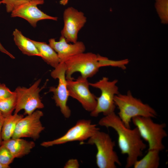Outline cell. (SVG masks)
<instances>
[{
  "mask_svg": "<svg viewBox=\"0 0 168 168\" xmlns=\"http://www.w3.org/2000/svg\"><path fill=\"white\" fill-rule=\"evenodd\" d=\"M98 124L107 128H111L115 131L121 152L127 156L125 168L133 167L138 158L142 155L147 147L137 128L126 127L114 112L101 118Z\"/></svg>",
  "mask_w": 168,
  "mask_h": 168,
  "instance_id": "1",
  "label": "cell"
},
{
  "mask_svg": "<svg viewBox=\"0 0 168 168\" xmlns=\"http://www.w3.org/2000/svg\"><path fill=\"white\" fill-rule=\"evenodd\" d=\"M116 106L119 110L118 116L124 125L130 128L132 119L137 116L155 118L157 114L149 105L134 97L130 91L126 94H119L114 98Z\"/></svg>",
  "mask_w": 168,
  "mask_h": 168,
  "instance_id": "2",
  "label": "cell"
},
{
  "mask_svg": "<svg viewBox=\"0 0 168 168\" xmlns=\"http://www.w3.org/2000/svg\"><path fill=\"white\" fill-rule=\"evenodd\" d=\"M105 58L91 52H83L69 58L64 62L66 79H73L72 75L76 72L86 78L93 77L100 67H105Z\"/></svg>",
  "mask_w": 168,
  "mask_h": 168,
  "instance_id": "3",
  "label": "cell"
},
{
  "mask_svg": "<svg viewBox=\"0 0 168 168\" xmlns=\"http://www.w3.org/2000/svg\"><path fill=\"white\" fill-rule=\"evenodd\" d=\"M87 144L96 146L97 149L96 162L99 168H116V164L121 165L114 150L115 142L108 134L99 130L88 139Z\"/></svg>",
  "mask_w": 168,
  "mask_h": 168,
  "instance_id": "4",
  "label": "cell"
},
{
  "mask_svg": "<svg viewBox=\"0 0 168 168\" xmlns=\"http://www.w3.org/2000/svg\"><path fill=\"white\" fill-rule=\"evenodd\" d=\"M142 138L147 142L148 150L155 149L160 151L163 150L165 146L163 140L167 136L165 130V123H157L152 118L143 116H137L132 120Z\"/></svg>",
  "mask_w": 168,
  "mask_h": 168,
  "instance_id": "5",
  "label": "cell"
},
{
  "mask_svg": "<svg viewBox=\"0 0 168 168\" xmlns=\"http://www.w3.org/2000/svg\"><path fill=\"white\" fill-rule=\"evenodd\" d=\"M118 82L117 79L110 81L108 77H103L96 82L89 83L90 86L98 89L101 91L100 96L96 97V106L90 112L91 116L97 117L101 113L106 116L114 112L116 107L114 97L119 93L116 85Z\"/></svg>",
  "mask_w": 168,
  "mask_h": 168,
  "instance_id": "6",
  "label": "cell"
},
{
  "mask_svg": "<svg viewBox=\"0 0 168 168\" xmlns=\"http://www.w3.org/2000/svg\"><path fill=\"white\" fill-rule=\"evenodd\" d=\"M41 79L35 81L30 87L18 86L14 91L16 99L14 113H18L21 110H24V114L28 115L37 109H42L44 105L40 99L39 87Z\"/></svg>",
  "mask_w": 168,
  "mask_h": 168,
  "instance_id": "7",
  "label": "cell"
},
{
  "mask_svg": "<svg viewBox=\"0 0 168 168\" xmlns=\"http://www.w3.org/2000/svg\"><path fill=\"white\" fill-rule=\"evenodd\" d=\"M99 130L100 128L97 125L92 124L91 120L80 119L62 136L52 140L43 142L40 145L47 147L69 142H82L88 139Z\"/></svg>",
  "mask_w": 168,
  "mask_h": 168,
  "instance_id": "8",
  "label": "cell"
},
{
  "mask_svg": "<svg viewBox=\"0 0 168 168\" xmlns=\"http://www.w3.org/2000/svg\"><path fill=\"white\" fill-rule=\"evenodd\" d=\"M66 69L64 62H60L51 72V76L54 79H58V83L57 87H50L49 91L53 93V98L64 117L68 118L71 115V110L67 105L69 95L66 77Z\"/></svg>",
  "mask_w": 168,
  "mask_h": 168,
  "instance_id": "9",
  "label": "cell"
},
{
  "mask_svg": "<svg viewBox=\"0 0 168 168\" xmlns=\"http://www.w3.org/2000/svg\"><path fill=\"white\" fill-rule=\"evenodd\" d=\"M87 78L80 76L76 80H67L69 96L77 100L86 110L91 112L97 103L96 96L90 91Z\"/></svg>",
  "mask_w": 168,
  "mask_h": 168,
  "instance_id": "10",
  "label": "cell"
},
{
  "mask_svg": "<svg viewBox=\"0 0 168 168\" xmlns=\"http://www.w3.org/2000/svg\"><path fill=\"white\" fill-rule=\"evenodd\" d=\"M63 20L64 26L61 36L68 43H76L79 32L86 22V17L83 12L69 7L64 11Z\"/></svg>",
  "mask_w": 168,
  "mask_h": 168,
  "instance_id": "11",
  "label": "cell"
},
{
  "mask_svg": "<svg viewBox=\"0 0 168 168\" xmlns=\"http://www.w3.org/2000/svg\"><path fill=\"white\" fill-rule=\"evenodd\" d=\"M43 115L42 111L37 110L23 117L17 123L12 138H30L35 140L38 139L45 128L40 120Z\"/></svg>",
  "mask_w": 168,
  "mask_h": 168,
  "instance_id": "12",
  "label": "cell"
},
{
  "mask_svg": "<svg viewBox=\"0 0 168 168\" xmlns=\"http://www.w3.org/2000/svg\"><path fill=\"white\" fill-rule=\"evenodd\" d=\"M44 3V0H31L24 3L11 12V16L24 18L34 27H36L37 22L41 20L49 19L57 21V17L49 16L37 7V5Z\"/></svg>",
  "mask_w": 168,
  "mask_h": 168,
  "instance_id": "13",
  "label": "cell"
},
{
  "mask_svg": "<svg viewBox=\"0 0 168 168\" xmlns=\"http://www.w3.org/2000/svg\"><path fill=\"white\" fill-rule=\"evenodd\" d=\"M49 44L57 53L60 62H64L69 58L84 52L86 49L83 42L77 41L75 43L69 44L62 36L58 41L54 38L49 39Z\"/></svg>",
  "mask_w": 168,
  "mask_h": 168,
  "instance_id": "14",
  "label": "cell"
},
{
  "mask_svg": "<svg viewBox=\"0 0 168 168\" xmlns=\"http://www.w3.org/2000/svg\"><path fill=\"white\" fill-rule=\"evenodd\" d=\"M6 147L15 158L21 157L29 154L35 146L32 141H27L21 138H12L2 141L1 144Z\"/></svg>",
  "mask_w": 168,
  "mask_h": 168,
  "instance_id": "15",
  "label": "cell"
},
{
  "mask_svg": "<svg viewBox=\"0 0 168 168\" xmlns=\"http://www.w3.org/2000/svg\"><path fill=\"white\" fill-rule=\"evenodd\" d=\"M13 35L15 44L23 54L40 57L37 48L31 39L24 36L17 29L13 31Z\"/></svg>",
  "mask_w": 168,
  "mask_h": 168,
  "instance_id": "16",
  "label": "cell"
},
{
  "mask_svg": "<svg viewBox=\"0 0 168 168\" xmlns=\"http://www.w3.org/2000/svg\"><path fill=\"white\" fill-rule=\"evenodd\" d=\"M31 41L37 48L40 57L46 63L54 68L59 65L60 62L57 54L49 44L44 42Z\"/></svg>",
  "mask_w": 168,
  "mask_h": 168,
  "instance_id": "17",
  "label": "cell"
},
{
  "mask_svg": "<svg viewBox=\"0 0 168 168\" xmlns=\"http://www.w3.org/2000/svg\"><path fill=\"white\" fill-rule=\"evenodd\" d=\"M160 152L155 149L148 150L146 154L141 159L137 160L133 167L134 168H158L160 163Z\"/></svg>",
  "mask_w": 168,
  "mask_h": 168,
  "instance_id": "18",
  "label": "cell"
},
{
  "mask_svg": "<svg viewBox=\"0 0 168 168\" xmlns=\"http://www.w3.org/2000/svg\"><path fill=\"white\" fill-rule=\"evenodd\" d=\"M23 117V115L16 113L5 117L1 132L3 141L12 138L17 123Z\"/></svg>",
  "mask_w": 168,
  "mask_h": 168,
  "instance_id": "19",
  "label": "cell"
},
{
  "mask_svg": "<svg viewBox=\"0 0 168 168\" xmlns=\"http://www.w3.org/2000/svg\"><path fill=\"white\" fill-rule=\"evenodd\" d=\"M16 101L15 92L11 96L0 100V112L4 117L12 114L15 110Z\"/></svg>",
  "mask_w": 168,
  "mask_h": 168,
  "instance_id": "20",
  "label": "cell"
},
{
  "mask_svg": "<svg viewBox=\"0 0 168 168\" xmlns=\"http://www.w3.org/2000/svg\"><path fill=\"white\" fill-rule=\"evenodd\" d=\"M155 7L161 23H168V0H156Z\"/></svg>",
  "mask_w": 168,
  "mask_h": 168,
  "instance_id": "21",
  "label": "cell"
},
{
  "mask_svg": "<svg viewBox=\"0 0 168 168\" xmlns=\"http://www.w3.org/2000/svg\"><path fill=\"white\" fill-rule=\"evenodd\" d=\"M8 149L3 145H0V163L9 166L14 159Z\"/></svg>",
  "mask_w": 168,
  "mask_h": 168,
  "instance_id": "22",
  "label": "cell"
},
{
  "mask_svg": "<svg viewBox=\"0 0 168 168\" xmlns=\"http://www.w3.org/2000/svg\"><path fill=\"white\" fill-rule=\"evenodd\" d=\"M31 0H2L1 3L5 5L6 11L11 12L16 7L20 5Z\"/></svg>",
  "mask_w": 168,
  "mask_h": 168,
  "instance_id": "23",
  "label": "cell"
},
{
  "mask_svg": "<svg viewBox=\"0 0 168 168\" xmlns=\"http://www.w3.org/2000/svg\"><path fill=\"white\" fill-rule=\"evenodd\" d=\"M14 93V91H11L4 84L0 83V100L11 96Z\"/></svg>",
  "mask_w": 168,
  "mask_h": 168,
  "instance_id": "24",
  "label": "cell"
},
{
  "mask_svg": "<svg viewBox=\"0 0 168 168\" xmlns=\"http://www.w3.org/2000/svg\"><path fill=\"white\" fill-rule=\"evenodd\" d=\"M79 167V164L78 160L76 159H69L66 163L64 168H78Z\"/></svg>",
  "mask_w": 168,
  "mask_h": 168,
  "instance_id": "25",
  "label": "cell"
},
{
  "mask_svg": "<svg viewBox=\"0 0 168 168\" xmlns=\"http://www.w3.org/2000/svg\"><path fill=\"white\" fill-rule=\"evenodd\" d=\"M0 51L8 55L12 59H14L15 57L11 54L7 50L0 42Z\"/></svg>",
  "mask_w": 168,
  "mask_h": 168,
  "instance_id": "26",
  "label": "cell"
},
{
  "mask_svg": "<svg viewBox=\"0 0 168 168\" xmlns=\"http://www.w3.org/2000/svg\"><path fill=\"white\" fill-rule=\"evenodd\" d=\"M5 117L0 112V145L2 141L1 137V132Z\"/></svg>",
  "mask_w": 168,
  "mask_h": 168,
  "instance_id": "27",
  "label": "cell"
},
{
  "mask_svg": "<svg viewBox=\"0 0 168 168\" xmlns=\"http://www.w3.org/2000/svg\"><path fill=\"white\" fill-rule=\"evenodd\" d=\"M69 0H61L59 2L60 4L65 5L67 4Z\"/></svg>",
  "mask_w": 168,
  "mask_h": 168,
  "instance_id": "28",
  "label": "cell"
},
{
  "mask_svg": "<svg viewBox=\"0 0 168 168\" xmlns=\"http://www.w3.org/2000/svg\"><path fill=\"white\" fill-rule=\"evenodd\" d=\"M10 166L3 165L0 163V168H9Z\"/></svg>",
  "mask_w": 168,
  "mask_h": 168,
  "instance_id": "29",
  "label": "cell"
},
{
  "mask_svg": "<svg viewBox=\"0 0 168 168\" xmlns=\"http://www.w3.org/2000/svg\"><path fill=\"white\" fill-rule=\"evenodd\" d=\"M2 4L1 3V0H0V4Z\"/></svg>",
  "mask_w": 168,
  "mask_h": 168,
  "instance_id": "30",
  "label": "cell"
}]
</instances>
